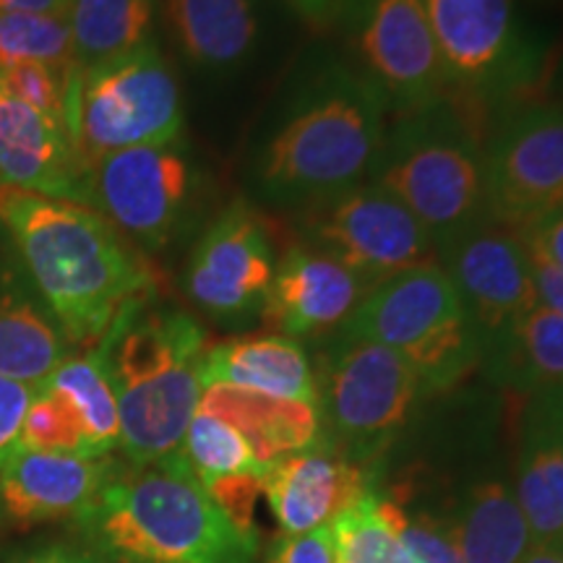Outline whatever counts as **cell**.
Returning <instances> with one entry per match:
<instances>
[{
	"instance_id": "36",
	"label": "cell",
	"mask_w": 563,
	"mask_h": 563,
	"mask_svg": "<svg viewBox=\"0 0 563 563\" xmlns=\"http://www.w3.org/2000/svg\"><path fill=\"white\" fill-rule=\"evenodd\" d=\"M266 563H336L332 525L300 534H282L269 548Z\"/></svg>"
},
{
	"instance_id": "1",
	"label": "cell",
	"mask_w": 563,
	"mask_h": 563,
	"mask_svg": "<svg viewBox=\"0 0 563 563\" xmlns=\"http://www.w3.org/2000/svg\"><path fill=\"white\" fill-rule=\"evenodd\" d=\"M0 222L74 347H97L157 287L144 253L84 203L0 186Z\"/></svg>"
},
{
	"instance_id": "3",
	"label": "cell",
	"mask_w": 563,
	"mask_h": 563,
	"mask_svg": "<svg viewBox=\"0 0 563 563\" xmlns=\"http://www.w3.org/2000/svg\"><path fill=\"white\" fill-rule=\"evenodd\" d=\"M384 104L368 76L347 68L319 76L266 144L264 191L302 209L361 186L382 159Z\"/></svg>"
},
{
	"instance_id": "17",
	"label": "cell",
	"mask_w": 563,
	"mask_h": 563,
	"mask_svg": "<svg viewBox=\"0 0 563 563\" xmlns=\"http://www.w3.org/2000/svg\"><path fill=\"white\" fill-rule=\"evenodd\" d=\"M371 290L342 264L302 245H290L277 262L274 282L262 308L272 334L316 336L344 327Z\"/></svg>"
},
{
	"instance_id": "28",
	"label": "cell",
	"mask_w": 563,
	"mask_h": 563,
	"mask_svg": "<svg viewBox=\"0 0 563 563\" xmlns=\"http://www.w3.org/2000/svg\"><path fill=\"white\" fill-rule=\"evenodd\" d=\"M45 384L66 394L84 422L89 456H110L121 443V415L102 352L91 347L87 355H74Z\"/></svg>"
},
{
	"instance_id": "30",
	"label": "cell",
	"mask_w": 563,
	"mask_h": 563,
	"mask_svg": "<svg viewBox=\"0 0 563 563\" xmlns=\"http://www.w3.org/2000/svg\"><path fill=\"white\" fill-rule=\"evenodd\" d=\"M336 563H412L399 534L384 517L382 496L368 490L332 522Z\"/></svg>"
},
{
	"instance_id": "40",
	"label": "cell",
	"mask_w": 563,
	"mask_h": 563,
	"mask_svg": "<svg viewBox=\"0 0 563 563\" xmlns=\"http://www.w3.org/2000/svg\"><path fill=\"white\" fill-rule=\"evenodd\" d=\"M9 563H108L100 553L91 551L89 545H74V543H53L34 548L11 559Z\"/></svg>"
},
{
	"instance_id": "12",
	"label": "cell",
	"mask_w": 563,
	"mask_h": 563,
	"mask_svg": "<svg viewBox=\"0 0 563 563\" xmlns=\"http://www.w3.org/2000/svg\"><path fill=\"white\" fill-rule=\"evenodd\" d=\"M277 272L269 222L245 201L230 203L209 224L188 258V300L217 321H243L262 313Z\"/></svg>"
},
{
	"instance_id": "20",
	"label": "cell",
	"mask_w": 563,
	"mask_h": 563,
	"mask_svg": "<svg viewBox=\"0 0 563 563\" xmlns=\"http://www.w3.org/2000/svg\"><path fill=\"white\" fill-rule=\"evenodd\" d=\"M199 361L118 386L121 449L131 467H150L183 449L188 426L201 402Z\"/></svg>"
},
{
	"instance_id": "39",
	"label": "cell",
	"mask_w": 563,
	"mask_h": 563,
	"mask_svg": "<svg viewBox=\"0 0 563 563\" xmlns=\"http://www.w3.org/2000/svg\"><path fill=\"white\" fill-rule=\"evenodd\" d=\"M522 238L534 251L543 253L548 262L563 272V211L538 222L530 230H522Z\"/></svg>"
},
{
	"instance_id": "44",
	"label": "cell",
	"mask_w": 563,
	"mask_h": 563,
	"mask_svg": "<svg viewBox=\"0 0 563 563\" xmlns=\"http://www.w3.org/2000/svg\"><path fill=\"white\" fill-rule=\"evenodd\" d=\"M0 519H3V517H0Z\"/></svg>"
},
{
	"instance_id": "16",
	"label": "cell",
	"mask_w": 563,
	"mask_h": 563,
	"mask_svg": "<svg viewBox=\"0 0 563 563\" xmlns=\"http://www.w3.org/2000/svg\"><path fill=\"white\" fill-rule=\"evenodd\" d=\"M74 355L76 347L0 222V378L37 389Z\"/></svg>"
},
{
	"instance_id": "27",
	"label": "cell",
	"mask_w": 563,
	"mask_h": 563,
	"mask_svg": "<svg viewBox=\"0 0 563 563\" xmlns=\"http://www.w3.org/2000/svg\"><path fill=\"white\" fill-rule=\"evenodd\" d=\"M154 11L157 0H70L76 66L91 68L146 45Z\"/></svg>"
},
{
	"instance_id": "34",
	"label": "cell",
	"mask_w": 563,
	"mask_h": 563,
	"mask_svg": "<svg viewBox=\"0 0 563 563\" xmlns=\"http://www.w3.org/2000/svg\"><path fill=\"white\" fill-rule=\"evenodd\" d=\"M76 68L63 70L47 66V63L19 60L0 66V79L21 102L32 104L34 110L45 112V115L58 118V121H66V91L70 74Z\"/></svg>"
},
{
	"instance_id": "35",
	"label": "cell",
	"mask_w": 563,
	"mask_h": 563,
	"mask_svg": "<svg viewBox=\"0 0 563 563\" xmlns=\"http://www.w3.org/2000/svg\"><path fill=\"white\" fill-rule=\"evenodd\" d=\"M203 488L209 490L214 504L238 530L258 534L256 525H253V514H256L258 496L264 493V475L217 477V481L203 483Z\"/></svg>"
},
{
	"instance_id": "38",
	"label": "cell",
	"mask_w": 563,
	"mask_h": 563,
	"mask_svg": "<svg viewBox=\"0 0 563 563\" xmlns=\"http://www.w3.org/2000/svg\"><path fill=\"white\" fill-rule=\"evenodd\" d=\"M527 245V256H530V269L534 279V290H538V298L543 306L553 308L555 313L563 316V272L559 266H553L543 253H538L530 243Z\"/></svg>"
},
{
	"instance_id": "10",
	"label": "cell",
	"mask_w": 563,
	"mask_h": 563,
	"mask_svg": "<svg viewBox=\"0 0 563 563\" xmlns=\"http://www.w3.org/2000/svg\"><path fill=\"white\" fill-rule=\"evenodd\" d=\"M350 21L365 74L402 115L446 100L452 81L426 0H352Z\"/></svg>"
},
{
	"instance_id": "9",
	"label": "cell",
	"mask_w": 563,
	"mask_h": 563,
	"mask_svg": "<svg viewBox=\"0 0 563 563\" xmlns=\"http://www.w3.org/2000/svg\"><path fill=\"white\" fill-rule=\"evenodd\" d=\"M89 196L139 251H162L186 214L191 165L175 141L112 152L89 167Z\"/></svg>"
},
{
	"instance_id": "15",
	"label": "cell",
	"mask_w": 563,
	"mask_h": 563,
	"mask_svg": "<svg viewBox=\"0 0 563 563\" xmlns=\"http://www.w3.org/2000/svg\"><path fill=\"white\" fill-rule=\"evenodd\" d=\"M0 186L91 207L89 165L66 121L13 97L0 79Z\"/></svg>"
},
{
	"instance_id": "19",
	"label": "cell",
	"mask_w": 563,
	"mask_h": 563,
	"mask_svg": "<svg viewBox=\"0 0 563 563\" xmlns=\"http://www.w3.org/2000/svg\"><path fill=\"white\" fill-rule=\"evenodd\" d=\"M368 490L361 464L319 449L285 456L264 475V496L285 534L332 525Z\"/></svg>"
},
{
	"instance_id": "8",
	"label": "cell",
	"mask_w": 563,
	"mask_h": 563,
	"mask_svg": "<svg viewBox=\"0 0 563 563\" xmlns=\"http://www.w3.org/2000/svg\"><path fill=\"white\" fill-rule=\"evenodd\" d=\"M420 389L418 373L397 352L342 336L319 397L342 456L361 464L382 454L405 428Z\"/></svg>"
},
{
	"instance_id": "24",
	"label": "cell",
	"mask_w": 563,
	"mask_h": 563,
	"mask_svg": "<svg viewBox=\"0 0 563 563\" xmlns=\"http://www.w3.org/2000/svg\"><path fill=\"white\" fill-rule=\"evenodd\" d=\"M446 522L464 563H519L532 548L522 506L504 481L473 485Z\"/></svg>"
},
{
	"instance_id": "22",
	"label": "cell",
	"mask_w": 563,
	"mask_h": 563,
	"mask_svg": "<svg viewBox=\"0 0 563 563\" xmlns=\"http://www.w3.org/2000/svg\"><path fill=\"white\" fill-rule=\"evenodd\" d=\"M199 382L201 389L228 384L316 407L321 397L306 350L282 334L238 336V340L211 344L199 361Z\"/></svg>"
},
{
	"instance_id": "41",
	"label": "cell",
	"mask_w": 563,
	"mask_h": 563,
	"mask_svg": "<svg viewBox=\"0 0 563 563\" xmlns=\"http://www.w3.org/2000/svg\"><path fill=\"white\" fill-rule=\"evenodd\" d=\"M70 0H0V13H51L68 16Z\"/></svg>"
},
{
	"instance_id": "29",
	"label": "cell",
	"mask_w": 563,
	"mask_h": 563,
	"mask_svg": "<svg viewBox=\"0 0 563 563\" xmlns=\"http://www.w3.org/2000/svg\"><path fill=\"white\" fill-rule=\"evenodd\" d=\"M183 454L201 483L230 475H266L269 470L258 462L256 452L238 428L203 410H196L188 426Z\"/></svg>"
},
{
	"instance_id": "6",
	"label": "cell",
	"mask_w": 563,
	"mask_h": 563,
	"mask_svg": "<svg viewBox=\"0 0 563 563\" xmlns=\"http://www.w3.org/2000/svg\"><path fill=\"white\" fill-rule=\"evenodd\" d=\"M66 125L89 167L112 152L178 141L180 89L159 47L146 42L121 58L76 68L66 91Z\"/></svg>"
},
{
	"instance_id": "37",
	"label": "cell",
	"mask_w": 563,
	"mask_h": 563,
	"mask_svg": "<svg viewBox=\"0 0 563 563\" xmlns=\"http://www.w3.org/2000/svg\"><path fill=\"white\" fill-rule=\"evenodd\" d=\"M32 386L0 378V467L21 446V422L32 402Z\"/></svg>"
},
{
	"instance_id": "43",
	"label": "cell",
	"mask_w": 563,
	"mask_h": 563,
	"mask_svg": "<svg viewBox=\"0 0 563 563\" xmlns=\"http://www.w3.org/2000/svg\"><path fill=\"white\" fill-rule=\"evenodd\" d=\"M519 563H563V545H532Z\"/></svg>"
},
{
	"instance_id": "11",
	"label": "cell",
	"mask_w": 563,
	"mask_h": 563,
	"mask_svg": "<svg viewBox=\"0 0 563 563\" xmlns=\"http://www.w3.org/2000/svg\"><path fill=\"white\" fill-rule=\"evenodd\" d=\"M488 214L530 230L563 211V108L532 104L490 139L485 159Z\"/></svg>"
},
{
	"instance_id": "13",
	"label": "cell",
	"mask_w": 563,
	"mask_h": 563,
	"mask_svg": "<svg viewBox=\"0 0 563 563\" xmlns=\"http://www.w3.org/2000/svg\"><path fill=\"white\" fill-rule=\"evenodd\" d=\"M439 256L473 316L483 352L540 302L522 232L490 214L439 249Z\"/></svg>"
},
{
	"instance_id": "23",
	"label": "cell",
	"mask_w": 563,
	"mask_h": 563,
	"mask_svg": "<svg viewBox=\"0 0 563 563\" xmlns=\"http://www.w3.org/2000/svg\"><path fill=\"white\" fill-rule=\"evenodd\" d=\"M199 410L217 415L238 428L266 467L290 454L313 449L321 435V412L316 405L269 397L228 384L207 386L201 391Z\"/></svg>"
},
{
	"instance_id": "5",
	"label": "cell",
	"mask_w": 563,
	"mask_h": 563,
	"mask_svg": "<svg viewBox=\"0 0 563 563\" xmlns=\"http://www.w3.org/2000/svg\"><path fill=\"white\" fill-rule=\"evenodd\" d=\"M342 336L397 352L422 389H452L483 361L473 316L439 262L373 287L344 321Z\"/></svg>"
},
{
	"instance_id": "14",
	"label": "cell",
	"mask_w": 563,
	"mask_h": 563,
	"mask_svg": "<svg viewBox=\"0 0 563 563\" xmlns=\"http://www.w3.org/2000/svg\"><path fill=\"white\" fill-rule=\"evenodd\" d=\"M449 81L462 95L506 87L527 68L517 0H426Z\"/></svg>"
},
{
	"instance_id": "2",
	"label": "cell",
	"mask_w": 563,
	"mask_h": 563,
	"mask_svg": "<svg viewBox=\"0 0 563 563\" xmlns=\"http://www.w3.org/2000/svg\"><path fill=\"white\" fill-rule=\"evenodd\" d=\"M74 522L104 561L256 563L258 555V534L224 517L183 449L150 467H118Z\"/></svg>"
},
{
	"instance_id": "25",
	"label": "cell",
	"mask_w": 563,
	"mask_h": 563,
	"mask_svg": "<svg viewBox=\"0 0 563 563\" xmlns=\"http://www.w3.org/2000/svg\"><path fill=\"white\" fill-rule=\"evenodd\" d=\"M483 361L498 382L527 397L563 389V316L538 302L485 347Z\"/></svg>"
},
{
	"instance_id": "33",
	"label": "cell",
	"mask_w": 563,
	"mask_h": 563,
	"mask_svg": "<svg viewBox=\"0 0 563 563\" xmlns=\"http://www.w3.org/2000/svg\"><path fill=\"white\" fill-rule=\"evenodd\" d=\"M384 517L397 530L412 563H464L446 519L431 511L407 509L399 498L382 496Z\"/></svg>"
},
{
	"instance_id": "31",
	"label": "cell",
	"mask_w": 563,
	"mask_h": 563,
	"mask_svg": "<svg viewBox=\"0 0 563 563\" xmlns=\"http://www.w3.org/2000/svg\"><path fill=\"white\" fill-rule=\"evenodd\" d=\"M37 60L47 66L76 68L68 16L51 13H0V66Z\"/></svg>"
},
{
	"instance_id": "26",
	"label": "cell",
	"mask_w": 563,
	"mask_h": 563,
	"mask_svg": "<svg viewBox=\"0 0 563 563\" xmlns=\"http://www.w3.org/2000/svg\"><path fill=\"white\" fill-rule=\"evenodd\" d=\"M180 51L203 68H232L249 58L258 34L251 0H162Z\"/></svg>"
},
{
	"instance_id": "18",
	"label": "cell",
	"mask_w": 563,
	"mask_h": 563,
	"mask_svg": "<svg viewBox=\"0 0 563 563\" xmlns=\"http://www.w3.org/2000/svg\"><path fill=\"white\" fill-rule=\"evenodd\" d=\"M121 464L110 456H76L16 449L0 467V517L19 527L76 519L95 504Z\"/></svg>"
},
{
	"instance_id": "4",
	"label": "cell",
	"mask_w": 563,
	"mask_h": 563,
	"mask_svg": "<svg viewBox=\"0 0 563 563\" xmlns=\"http://www.w3.org/2000/svg\"><path fill=\"white\" fill-rule=\"evenodd\" d=\"M488 146L475 110L452 97L405 115L384 141L376 183L397 196L433 235L435 249L454 241L488 214L485 194Z\"/></svg>"
},
{
	"instance_id": "32",
	"label": "cell",
	"mask_w": 563,
	"mask_h": 563,
	"mask_svg": "<svg viewBox=\"0 0 563 563\" xmlns=\"http://www.w3.org/2000/svg\"><path fill=\"white\" fill-rule=\"evenodd\" d=\"M21 449L51 454L89 456L87 431L66 394L51 384H40L21 422ZM95 460V456H91ZM100 460V456H97Z\"/></svg>"
},
{
	"instance_id": "42",
	"label": "cell",
	"mask_w": 563,
	"mask_h": 563,
	"mask_svg": "<svg viewBox=\"0 0 563 563\" xmlns=\"http://www.w3.org/2000/svg\"><path fill=\"white\" fill-rule=\"evenodd\" d=\"M292 9L316 26H323L340 9V0H290Z\"/></svg>"
},
{
	"instance_id": "7",
	"label": "cell",
	"mask_w": 563,
	"mask_h": 563,
	"mask_svg": "<svg viewBox=\"0 0 563 563\" xmlns=\"http://www.w3.org/2000/svg\"><path fill=\"white\" fill-rule=\"evenodd\" d=\"M300 230L308 249L334 258L368 290L439 258L431 232L378 183L302 207Z\"/></svg>"
},
{
	"instance_id": "21",
	"label": "cell",
	"mask_w": 563,
	"mask_h": 563,
	"mask_svg": "<svg viewBox=\"0 0 563 563\" xmlns=\"http://www.w3.org/2000/svg\"><path fill=\"white\" fill-rule=\"evenodd\" d=\"M511 488L532 545H563V389L527 397Z\"/></svg>"
}]
</instances>
